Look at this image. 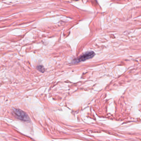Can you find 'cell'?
<instances>
[{
	"label": "cell",
	"mask_w": 141,
	"mask_h": 141,
	"mask_svg": "<svg viewBox=\"0 0 141 141\" xmlns=\"http://www.w3.org/2000/svg\"><path fill=\"white\" fill-rule=\"evenodd\" d=\"M13 113L17 118L22 121L27 122L30 120V118L27 115L21 110L15 109L13 110Z\"/></svg>",
	"instance_id": "1"
},
{
	"label": "cell",
	"mask_w": 141,
	"mask_h": 141,
	"mask_svg": "<svg viewBox=\"0 0 141 141\" xmlns=\"http://www.w3.org/2000/svg\"><path fill=\"white\" fill-rule=\"evenodd\" d=\"M95 53L92 51H88L83 54L82 56H80L79 58L76 59L74 62L75 63H77L81 61H84L88 59H91L95 56Z\"/></svg>",
	"instance_id": "2"
},
{
	"label": "cell",
	"mask_w": 141,
	"mask_h": 141,
	"mask_svg": "<svg viewBox=\"0 0 141 141\" xmlns=\"http://www.w3.org/2000/svg\"><path fill=\"white\" fill-rule=\"evenodd\" d=\"M37 69L38 70L40 71V72H44V68L42 66H38L37 67Z\"/></svg>",
	"instance_id": "3"
}]
</instances>
